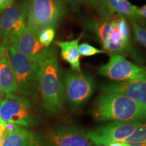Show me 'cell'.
<instances>
[{
	"label": "cell",
	"instance_id": "6da1fadb",
	"mask_svg": "<svg viewBox=\"0 0 146 146\" xmlns=\"http://www.w3.org/2000/svg\"><path fill=\"white\" fill-rule=\"evenodd\" d=\"M38 63V89L43 107L52 114L62 112L64 100L63 87L58 69L57 54L54 47H47Z\"/></svg>",
	"mask_w": 146,
	"mask_h": 146
},
{
	"label": "cell",
	"instance_id": "7a4b0ae2",
	"mask_svg": "<svg viewBox=\"0 0 146 146\" xmlns=\"http://www.w3.org/2000/svg\"><path fill=\"white\" fill-rule=\"evenodd\" d=\"M94 116L103 122H146V107L125 95L102 91Z\"/></svg>",
	"mask_w": 146,
	"mask_h": 146
},
{
	"label": "cell",
	"instance_id": "3957f363",
	"mask_svg": "<svg viewBox=\"0 0 146 146\" xmlns=\"http://www.w3.org/2000/svg\"><path fill=\"white\" fill-rule=\"evenodd\" d=\"M27 25L38 33L55 28L67 12V5L60 0H27Z\"/></svg>",
	"mask_w": 146,
	"mask_h": 146
},
{
	"label": "cell",
	"instance_id": "277c9868",
	"mask_svg": "<svg viewBox=\"0 0 146 146\" xmlns=\"http://www.w3.org/2000/svg\"><path fill=\"white\" fill-rule=\"evenodd\" d=\"M9 60L15 76L17 91L23 94H31L38 89L39 63L31 61L12 47L8 48Z\"/></svg>",
	"mask_w": 146,
	"mask_h": 146
},
{
	"label": "cell",
	"instance_id": "5b68a950",
	"mask_svg": "<svg viewBox=\"0 0 146 146\" xmlns=\"http://www.w3.org/2000/svg\"><path fill=\"white\" fill-rule=\"evenodd\" d=\"M27 24L26 1L14 3L0 18V46L8 49L23 32Z\"/></svg>",
	"mask_w": 146,
	"mask_h": 146
},
{
	"label": "cell",
	"instance_id": "8992f818",
	"mask_svg": "<svg viewBox=\"0 0 146 146\" xmlns=\"http://www.w3.org/2000/svg\"><path fill=\"white\" fill-rule=\"evenodd\" d=\"M62 87L64 99L71 107L78 108L90 98L94 83L91 76L72 70L64 74Z\"/></svg>",
	"mask_w": 146,
	"mask_h": 146
},
{
	"label": "cell",
	"instance_id": "52a82bcc",
	"mask_svg": "<svg viewBox=\"0 0 146 146\" xmlns=\"http://www.w3.org/2000/svg\"><path fill=\"white\" fill-rule=\"evenodd\" d=\"M98 72L118 82L146 81V66L135 64L120 54L110 55L108 62L100 67Z\"/></svg>",
	"mask_w": 146,
	"mask_h": 146
},
{
	"label": "cell",
	"instance_id": "ba28073f",
	"mask_svg": "<svg viewBox=\"0 0 146 146\" xmlns=\"http://www.w3.org/2000/svg\"><path fill=\"white\" fill-rule=\"evenodd\" d=\"M142 122H112L87 132L96 146H108L116 142H125Z\"/></svg>",
	"mask_w": 146,
	"mask_h": 146
},
{
	"label": "cell",
	"instance_id": "9c48e42d",
	"mask_svg": "<svg viewBox=\"0 0 146 146\" xmlns=\"http://www.w3.org/2000/svg\"><path fill=\"white\" fill-rule=\"evenodd\" d=\"M0 118L5 123L29 127L33 124L30 102L13 94L6 95L0 102Z\"/></svg>",
	"mask_w": 146,
	"mask_h": 146
},
{
	"label": "cell",
	"instance_id": "30bf717a",
	"mask_svg": "<svg viewBox=\"0 0 146 146\" xmlns=\"http://www.w3.org/2000/svg\"><path fill=\"white\" fill-rule=\"evenodd\" d=\"M39 34V33L26 25L23 32L12 47L31 61L38 62L46 50L40 43Z\"/></svg>",
	"mask_w": 146,
	"mask_h": 146
},
{
	"label": "cell",
	"instance_id": "8fae6325",
	"mask_svg": "<svg viewBox=\"0 0 146 146\" xmlns=\"http://www.w3.org/2000/svg\"><path fill=\"white\" fill-rule=\"evenodd\" d=\"M51 141L56 146H94L87 133L74 125L60 127L53 131Z\"/></svg>",
	"mask_w": 146,
	"mask_h": 146
},
{
	"label": "cell",
	"instance_id": "7c38bea8",
	"mask_svg": "<svg viewBox=\"0 0 146 146\" xmlns=\"http://www.w3.org/2000/svg\"><path fill=\"white\" fill-rule=\"evenodd\" d=\"M102 18H111L117 15L127 17L138 24L143 23V18L139 15L138 8L131 4L128 0H104L103 8L100 12Z\"/></svg>",
	"mask_w": 146,
	"mask_h": 146
},
{
	"label": "cell",
	"instance_id": "4fadbf2b",
	"mask_svg": "<svg viewBox=\"0 0 146 146\" xmlns=\"http://www.w3.org/2000/svg\"><path fill=\"white\" fill-rule=\"evenodd\" d=\"M102 90L125 95L146 107V81L116 82L104 85Z\"/></svg>",
	"mask_w": 146,
	"mask_h": 146
},
{
	"label": "cell",
	"instance_id": "5bb4252c",
	"mask_svg": "<svg viewBox=\"0 0 146 146\" xmlns=\"http://www.w3.org/2000/svg\"><path fill=\"white\" fill-rule=\"evenodd\" d=\"M89 26L98 36L105 53H108L110 55L120 54L123 56H125L126 54L123 50L115 46L111 42V18H102L99 21L91 22L89 24Z\"/></svg>",
	"mask_w": 146,
	"mask_h": 146
},
{
	"label": "cell",
	"instance_id": "9a60e30c",
	"mask_svg": "<svg viewBox=\"0 0 146 146\" xmlns=\"http://www.w3.org/2000/svg\"><path fill=\"white\" fill-rule=\"evenodd\" d=\"M0 87L1 94H11L17 91L15 76L9 60L8 50L0 47Z\"/></svg>",
	"mask_w": 146,
	"mask_h": 146
},
{
	"label": "cell",
	"instance_id": "2e32d148",
	"mask_svg": "<svg viewBox=\"0 0 146 146\" xmlns=\"http://www.w3.org/2000/svg\"><path fill=\"white\" fill-rule=\"evenodd\" d=\"M83 35L69 41H56V44L61 50L62 58L66 62L72 70L81 72L80 68V54L78 52V43Z\"/></svg>",
	"mask_w": 146,
	"mask_h": 146
},
{
	"label": "cell",
	"instance_id": "e0dca14e",
	"mask_svg": "<svg viewBox=\"0 0 146 146\" xmlns=\"http://www.w3.org/2000/svg\"><path fill=\"white\" fill-rule=\"evenodd\" d=\"M36 140L33 133L18 126L12 132H5L1 146H32Z\"/></svg>",
	"mask_w": 146,
	"mask_h": 146
},
{
	"label": "cell",
	"instance_id": "ac0fdd59",
	"mask_svg": "<svg viewBox=\"0 0 146 146\" xmlns=\"http://www.w3.org/2000/svg\"><path fill=\"white\" fill-rule=\"evenodd\" d=\"M125 142L131 146H146V122L140 123Z\"/></svg>",
	"mask_w": 146,
	"mask_h": 146
},
{
	"label": "cell",
	"instance_id": "d6986e66",
	"mask_svg": "<svg viewBox=\"0 0 146 146\" xmlns=\"http://www.w3.org/2000/svg\"><path fill=\"white\" fill-rule=\"evenodd\" d=\"M114 16L116 21V24H117L118 31H119L120 35L123 38V41L128 46H131L130 43V29H129V25H128L126 18L124 16L117 15V14H115Z\"/></svg>",
	"mask_w": 146,
	"mask_h": 146
},
{
	"label": "cell",
	"instance_id": "ffe728a7",
	"mask_svg": "<svg viewBox=\"0 0 146 146\" xmlns=\"http://www.w3.org/2000/svg\"><path fill=\"white\" fill-rule=\"evenodd\" d=\"M55 35L56 31L54 28L48 27L43 29L39 34V40L41 45L45 48L48 47L54 40Z\"/></svg>",
	"mask_w": 146,
	"mask_h": 146
},
{
	"label": "cell",
	"instance_id": "44dd1931",
	"mask_svg": "<svg viewBox=\"0 0 146 146\" xmlns=\"http://www.w3.org/2000/svg\"><path fill=\"white\" fill-rule=\"evenodd\" d=\"M78 52L80 56L87 57V56H92L96 54H104V51L96 48L87 43H81L78 45Z\"/></svg>",
	"mask_w": 146,
	"mask_h": 146
},
{
	"label": "cell",
	"instance_id": "7402d4cb",
	"mask_svg": "<svg viewBox=\"0 0 146 146\" xmlns=\"http://www.w3.org/2000/svg\"><path fill=\"white\" fill-rule=\"evenodd\" d=\"M134 31L135 37L137 42L146 47V29L139 26L135 21H131Z\"/></svg>",
	"mask_w": 146,
	"mask_h": 146
},
{
	"label": "cell",
	"instance_id": "603a6c76",
	"mask_svg": "<svg viewBox=\"0 0 146 146\" xmlns=\"http://www.w3.org/2000/svg\"><path fill=\"white\" fill-rule=\"evenodd\" d=\"M81 3H84L89 8L101 12L103 8L104 0H81Z\"/></svg>",
	"mask_w": 146,
	"mask_h": 146
},
{
	"label": "cell",
	"instance_id": "cb8c5ba5",
	"mask_svg": "<svg viewBox=\"0 0 146 146\" xmlns=\"http://www.w3.org/2000/svg\"><path fill=\"white\" fill-rule=\"evenodd\" d=\"M14 4V0H0V12L10 8Z\"/></svg>",
	"mask_w": 146,
	"mask_h": 146
},
{
	"label": "cell",
	"instance_id": "d4e9b609",
	"mask_svg": "<svg viewBox=\"0 0 146 146\" xmlns=\"http://www.w3.org/2000/svg\"><path fill=\"white\" fill-rule=\"evenodd\" d=\"M63 1L67 5H70V8L74 10H76L78 8V3L76 2V0H60Z\"/></svg>",
	"mask_w": 146,
	"mask_h": 146
},
{
	"label": "cell",
	"instance_id": "484cf974",
	"mask_svg": "<svg viewBox=\"0 0 146 146\" xmlns=\"http://www.w3.org/2000/svg\"><path fill=\"white\" fill-rule=\"evenodd\" d=\"M4 127L5 129V132H12V131H15L16 129H17L18 126L10 123H5Z\"/></svg>",
	"mask_w": 146,
	"mask_h": 146
},
{
	"label": "cell",
	"instance_id": "4316f807",
	"mask_svg": "<svg viewBox=\"0 0 146 146\" xmlns=\"http://www.w3.org/2000/svg\"><path fill=\"white\" fill-rule=\"evenodd\" d=\"M138 12H139V15L142 18H146V5H143L141 8H138Z\"/></svg>",
	"mask_w": 146,
	"mask_h": 146
},
{
	"label": "cell",
	"instance_id": "83f0119b",
	"mask_svg": "<svg viewBox=\"0 0 146 146\" xmlns=\"http://www.w3.org/2000/svg\"><path fill=\"white\" fill-rule=\"evenodd\" d=\"M4 124L5 122H3L0 118V135H3L5 132Z\"/></svg>",
	"mask_w": 146,
	"mask_h": 146
},
{
	"label": "cell",
	"instance_id": "f1b7e54d",
	"mask_svg": "<svg viewBox=\"0 0 146 146\" xmlns=\"http://www.w3.org/2000/svg\"><path fill=\"white\" fill-rule=\"evenodd\" d=\"M108 146H131L126 142H116V143H112Z\"/></svg>",
	"mask_w": 146,
	"mask_h": 146
},
{
	"label": "cell",
	"instance_id": "f546056e",
	"mask_svg": "<svg viewBox=\"0 0 146 146\" xmlns=\"http://www.w3.org/2000/svg\"><path fill=\"white\" fill-rule=\"evenodd\" d=\"M32 146H43V145H41V144L40 143L39 141H38V140H36V141L35 142L34 144Z\"/></svg>",
	"mask_w": 146,
	"mask_h": 146
},
{
	"label": "cell",
	"instance_id": "4dcf8cb0",
	"mask_svg": "<svg viewBox=\"0 0 146 146\" xmlns=\"http://www.w3.org/2000/svg\"><path fill=\"white\" fill-rule=\"evenodd\" d=\"M3 139V135H0V146H1V145H2Z\"/></svg>",
	"mask_w": 146,
	"mask_h": 146
},
{
	"label": "cell",
	"instance_id": "1f68e13d",
	"mask_svg": "<svg viewBox=\"0 0 146 146\" xmlns=\"http://www.w3.org/2000/svg\"><path fill=\"white\" fill-rule=\"evenodd\" d=\"M76 2H77L78 4H79V3H81V0H76Z\"/></svg>",
	"mask_w": 146,
	"mask_h": 146
},
{
	"label": "cell",
	"instance_id": "d6a6232c",
	"mask_svg": "<svg viewBox=\"0 0 146 146\" xmlns=\"http://www.w3.org/2000/svg\"><path fill=\"white\" fill-rule=\"evenodd\" d=\"M0 95H1V87H0Z\"/></svg>",
	"mask_w": 146,
	"mask_h": 146
}]
</instances>
